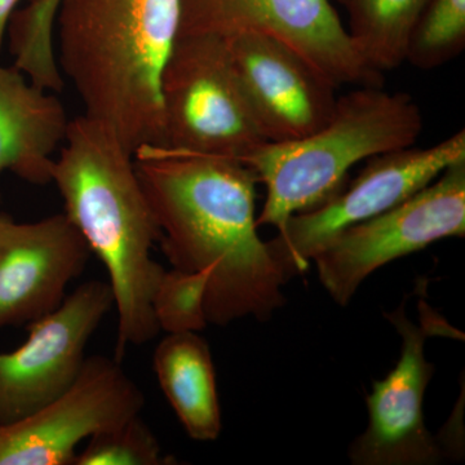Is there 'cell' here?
<instances>
[{
	"mask_svg": "<svg viewBox=\"0 0 465 465\" xmlns=\"http://www.w3.org/2000/svg\"><path fill=\"white\" fill-rule=\"evenodd\" d=\"M134 166L173 269L206 273L208 323L268 320L287 282L256 224L255 173L237 159L143 146Z\"/></svg>",
	"mask_w": 465,
	"mask_h": 465,
	"instance_id": "obj_1",
	"label": "cell"
},
{
	"mask_svg": "<svg viewBox=\"0 0 465 465\" xmlns=\"http://www.w3.org/2000/svg\"><path fill=\"white\" fill-rule=\"evenodd\" d=\"M65 215L105 265L116 309L115 360L145 344L159 329L152 299L164 268L152 258L157 222L134 166V153L105 124L70 119L52 164Z\"/></svg>",
	"mask_w": 465,
	"mask_h": 465,
	"instance_id": "obj_2",
	"label": "cell"
},
{
	"mask_svg": "<svg viewBox=\"0 0 465 465\" xmlns=\"http://www.w3.org/2000/svg\"><path fill=\"white\" fill-rule=\"evenodd\" d=\"M182 0H60L54 48L84 114L134 153L163 145L161 81Z\"/></svg>",
	"mask_w": 465,
	"mask_h": 465,
	"instance_id": "obj_3",
	"label": "cell"
},
{
	"mask_svg": "<svg viewBox=\"0 0 465 465\" xmlns=\"http://www.w3.org/2000/svg\"><path fill=\"white\" fill-rule=\"evenodd\" d=\"M423 114L405 92L358 85L338 96L329 121L298 140L265 143L242 163L264 183L258 226H281L320 206L344 186L348 171L367 159L415 145Z\"/></svg>",
	"mask_w": 465,
	"mask_h": 465,
	"instance_id": "obj_4",
	"label": "cell"
},
{
	"mask_svg": "<svg viewBox=\"0 0 465 465\" xmlns=\"http://www.w3.org/2000/svg\"><path fill=\"white\" fill-rule=\"evenodd\" d=\"M163 145L243 162L268 143L224 39L179 36L161 81Z\"/></svg>",
	"mask_w": 465,
	"mask_h": 465,
	"instance_id": "obj_5",
	"label": "cell"
},
{
	"mask_svg": "<svg viewBox=\"0 0 465 465\" xmlns=\"http://www.w3.org/2000/svg\"><path fill=\"white\" fill-rule=\"evenodd\" d=\"M464 234L465 159H461L399 206L336 234L312 262L323 289L333 302L347 307L363 281L381 266L434 242Z\"/></svg>",
	"mask_w": 465,
	"mask_h": 465,
	"instance_id": "obj_6",
	"label": "cell"
},
{
	"mask_svg": "<svg viewBox=\"0 0 465 465\" xmlns=\"http://www.w3.org/2000/svg\"><path fill=\"white\" fill-rule=\"evenodd\" d=\"M465 159V130L428 146L391 150L367 159L347 188L320 206L296 213L266 242L287 281L307 271L312 259L339 232L387 213L430 185L455 162Z\"/></svg>",
	"mask_w": 465,
	"mask_h": 465,
	"instance_id": "obj_7",
	"label": "cell"
},
{
	"mask_svg": "<svg viewBox=\"0 0 465 465\" xmlns=\"http://www.w3.org/2000/svg\"><path fill=\"white\" fill-rule=\"evenodd\" d=\"M262 34L295 48L330 81L381 85L354 50L332 0H182L180 35Z\"/></svg>",
	"mask_w": 465,
	"mask_h": 465,
	"instance_id": "obj_8",
	"label": "cell"
},
{
	"mask_svg": "<svg viewBox=\"0 0 465 465\" xmlns=\"http://www.w3.org/2000/svg\"><path fill=\"white\" fill-rule=\"evenodd\" d=\"M421 326L406 317L405 307L387 314L402 338L401 358L384 381H375L367 396L369 424L349 449L357 465H432L448 455L442 440L424 421L423 402L434 365L424 354L425 341L432 335L454 338L457 331L420 302Z\"/></svg>",
	"mask_w": 465,
	"mask_h": 465,
	"instance_id": "obj_9",
	"label": "cell"
},
{
	"mask_svg": "<svg viewBox=\"0 0 465 465\" xmlns=\"http://www.w3.org/2000/svg\"><path fill=\"white\" fill-rule=\"evenodd\" d=\"M115 358H85L72 387L32 415L0 424V465H74L76 446L140 415L145 397Z\"/></svg>",
	"mask_w": 465,
	"mask_h": 465,
	"instance_id": "obj_10",
	"label": "cell"
},
{
	"mask_svg": "<svg viewBox=\"0 0 465 465\" xmlns=\"http://www.w3.org/2000/svg\"><path fill=\"white\" fill-rule=\"evenodd\" d=\"M113 305L109 282L90 281L52 313L27 324L26 341L0 353V424L32 415L72 387L88 341Z\"/></svg>",
	"mask_w": 465,
	"mask_h": 465,
	"instance_id": "obj_11",
	"label": "cell"
},
{
	"mask_svg": "<svg viewBox=\"0 0 465 465\" xmlns=\"http://www.w3.org/2000/svg\"><path fill=\"white\" fill-rule=\"evenodd\" d=\"M224 41L269 143L302 139L329 121L339 87L295 48L262 34Z\"/></svg>",
	"mask_w": 465,
	"mask_h": 465,
	"instance_id": "obj_12",
	"label": "cell"
},
{
	"mask_svg": "<svg viewBox=\"0 0 465 465\" xmlns=\"http://www.w3.org/2000/svg\"><path fill=\"white\" fill-rule=\"evenodd\" d=\"M90 255L65 213L33 223L0 213V330L32 323L60 307Z\"/></svg>",
	"mask_w": 465,
	"mask_h": 465,
	"instance_id": "obj_13",
	"label": "cell"
},
{
	"mask_svg": "<svg viewBox=\"0 0 465 465\" xmlns=\"http://www.w3.org/2000/svg\"><path fill=\"white\" fill-rule=\"evenodd\" d=\"M69 124L56 94L0 64V173L8 171L36 185L51 183Z\"/></svg>",
	"mask_w": 465,
	"mask_h": 465,
	"instance_id": "obj_14",
	"label": "cell"
},
{
	"mask_svg": "<svg viewBox=\"0 0 465 465\" xmlns=\"http://www.w3.org/2000/svg\"><path fill=\"white\" fill-rule=\"evenodd\" d=\"M159 385L186 433L213 440L222 432L215 366L210 347L197 332L168 333L153 358Z\"/></svg>",
	"mask_w": 465,
	"mask_h": 465,
	"instance_id": "obj_15",
	"label": "cell"
},
{
	"mask_svg": "<svg viewBox=\"0 0 465 465\" xmlns=\"http://www.w3.org/2000/svg\"><path fill=\"white\" fill-rule=\"evenodd\" d=\"M430 0H348L347 32L354 50L382 74L405 63L407 43Z\"/></svg>",
	"mask_w": 465,
	"mask_h": 465,
	"instance_id": "obj_16",
	"label": "cell"
},
{
	"mask_svg": "<svg viewBox=\"0 0 465 465\" xmlns=\"http://www.w3.org/2000/svg\"><path fill=\"white\" fill-rule=\"evenodd\" d=\"M60 0H30L9 18L7 36L14 66L45 90L63 91L54 48V25Z\"/></svg>",
	"mask_w": 465,
	"mask_h": 465,
	"instance_id": "obj_17",
	"label": "cell"
},
{
	"mask_svg": "<svg viewBox=\"0 0 465 465\" xmlns=\"http://www.w3.org/2000/svg\"><path fill=\"white\" fill-rule=\"evenodd\" d=\"M465 0H430L410 35L405 63L437 69L463 54Z\"/></svg>",
	"mask_w": 465,
	"mask_h": 465,
	"instance_id": "obj_18",
	"label": "cell"
},
{
	"mask_svg": "<svg viewBox=\"0 0 465 465\" xmlns=\"http://www.w3.org/2000/svg\"><path fill=\"white\" fill-rule=\"evenodd\" d=\"M159 445L154 433L140 415L94 434L74 465H170L176 464Z\"/></svg>",
	"mask_w": 465,
	"mask_h": 465,
	"instance_id": "obj_19",
	"label": "cell"
},
{
	"mask_svg": "<svg viewBox=\"0 0 465 465\" xmlns=\"http://www.w3.org/2000/svg\"><path fill=\"white\" fill-rule=\"evenodd\" d=\"M206 273L173 269L163 272L153 293L152 308L159 331L198 332L207 326Z\"/></svg>",
	"mask_w": 465,
	"mask_h": 465,
	"instance_id": "obj_20",
	"label": "cell"
},
{
	"mask_svg": "<svg viewBox=\"0 0 465 465\" xmlns=\"http://www.w3.org/2000/svg\"><path fill=\"white\" fill-rule=\"evenodd\" d=\"M27 2L30 0H0V50L5 45V36H7L9 18L17 8Z\"/></svg>",
	"mask_w": 465,
	"mask_h": 465,
	"instance_id": "obj_21",
	"label": "cell"
},
{
	"mask_svg": "<svg viewBox=\"0 0 465 465\" xmlns=\"http://www.w3.org/2000/svg\"><path fill=\"white\" fill-rule=\"evenodd\" d=\"M348 0H332V3H338V5H344Z\"/></svg>",
	"mask_w": 465,
	"mask_h": 465,
	"instance_id": "obj_22",
	"label": "cell"
}]
</instances>
